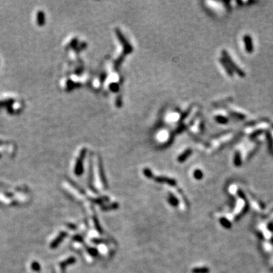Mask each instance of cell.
Masks as SVG:
<instances>
[{"mask_svg": "<svg viewBox=\"0 0 273 273\" xmlns=\"http://www.w3.org/2000/svg\"><path fill=\"white\" fill-rule=\"evenodd\" d=\"M116 33L117 34V36H118V38L119 39L120 42L122 44V46H123L124 48V54H129L130 52H131L133 51V48H132V46L130 45L129 43L126 40V38L124 37L122 33L118 29H116Z\"/></svg>", "mask_w": 273, "mask_h": 273, "instance_id": "cell-1", "label": "cell"}, {"mask_svg": "<svg viewBox=\"0 0 273 273\" xmlns=\"http://www.w3.org/2000/svg\"><path fill=\"white\" fill-rule=\"evenodd\" d=\"M153 179L155 182L160 184H166L170 186L175 187L177 184V182L173 178H170V177H165V176H157V177H153Z\"/></svg>", "mask_w": 273, "mask_h": 273, "instance_id": "cell-2", "label": "cell"}, {"mask_svg": "<svg viewBox=\"0 0 273 273\" xmlns=\"http://www.w3.org/2000/svg\"><path fill=\"white\" fill-rule=\"evenodd\" d=\"M86 153V150H84L82 151L81 155L79 157V160L77 162V166L75 168V172L77 175H80L83 171V167H82V160L84 156V154Z\"/></svg>", "mask_w": 273, "mask_h": 273, "instance_id": "cell-3", "label": "cell"}, {"mask_svg": "<svg viewBox=\"0 0 273 273\" xmlns=\"http://www.w3.org/2000/svg\"><path fill=\"white\" fill-rule=\"evenodd\" d=\"M192 154V150L190 148H188L186 150L182 153L181 155L177 157V161L179 162H184V161L188 160V158L190 157V155Z\"/></svg>", "mask_w": 273, "mask_h": 273, "instance_id": "cell-4", "label": "cell"}, {"mask_svg": "<svg viewBox=\"0 0 273 273\" xmlns=\"http://www.w3.org/2000/svg\"><path fill=\"white\" fill-rule=\"evenodd\" d=\"M243 40H244V42H245V47L247 51L248 52H251L252 50H253V44H252V40L250 36L246 35L244 38H243Z\"/></svg>", "mask_w": 273, "mask_h": 273, "instance_id": "cell-5", "label": "cell"}, {"mask_svg": "<svg viewBox=\"0 0 273 273\" xmlns=\"http://www.w3.org/2000/svg\"><path fill=\"white\" fill-rule=\"evenodd\" d=\"M168 201L170 205L171 206H173V207H177L178 204H179V201H178L177 198L172 193H169L168 197Z\"/></svg>", "mask_w": 273, "mask_h": 273, "instance_id": "cell-6", "label": "cell"}, {"mask_svg": "<svg viewBox=\"0 0 273 273\" xmlns=\"http://www.w3.org/2000/svg\"><path fill=\"white\" fill-rule=\"evenodd\" d=\"M209 269L208 267H197L192 269V273H209Z\"/></svg>", "mask_w": 273, "mask_h": 273, "instance_id": "cell-7", "label": "cell"}, {"mask_svg": "<svg viewBox=\"0 0 273 273\" xmlns=\"http://www.w3.org/2000/svg\"><path fill=\"white\" fill-rule=\"evenodd\" d=\"M143 173H144V176H145L146 177L149 178V179H152V178H153L154 177L153 173L151 170H150V168H144V170H143Z\"/></svg>", "mask_w": 273, "mask_h": 273, "instance_id": "cell-8", "label": "cell"}, {"mask_svg": "<svg viewBox=\"0 0 273 273\" xmlns=\"http://www.w3.org/2000/svg\"><path fill=\"white\" fill-rule=\"evenodd\" d=\"M220 223L221 225L225 227V228H230L231 227V224L227 219H225V218H221V219H220Z\"/></svg>", "mask_w": 273, "mask_h": 273, "instance_id": "cell-9", "label": "cell"}, {"mask_svg": "<svg viewBox=\"0 0 273 273\" xmlns=\"http://www.w3.org/2000/svg\"><path fill=\"white\" fill-rule=\"evenodd\" d=\"M193 177L197 180H200L203 178V176H204V174L202 172L201 170L199 169H196L195 171H193Z\"/></svg>", "mask_w": 273, "mask_h": 273, "instance_id": "cell-10", "label": "cell"}, {"mask_svg": "<svg viewBox=\"0 0 273 273\" xmlns=\"http://www.w3.org/2000/svg\"><path fill=\"white\" fill-rule=\"evenodd\" d=\"M119 205H118V203H114V204H111L110 206H106V207H102V209L104 210V211H107V210H111V209H118Z\"/></svg>", "mask_w": 273, "mask_h": 273, "instance_id": "cell-11", "label": "cell"}, {"mask_svg": "<svg viewBox=\"0 0 273 273\" xmlns=\"http://www.w3.org/2000/svg\"><path fill=\"white\" fill-rule=\"evenodd\" d=\"M234 164L236 166H239L241 165V158L239 153H236L234 155Z\"/></svg>", "mask_w": 273, "mask_h": 273, "instance_id": "cell-12", "label": "cell"}, {"mask_svg": "<svg viewBox=\"0 0 273 273\" xmlns=\"http://www.w3.org/2000/svg\"><path fill=\"white\" fill-rule=\"evenodd\" d=\"M87 250L90 255L93 256H96L98 255V251L96 250V248H94V247H89V248L87 249Z\"/></svg>", "mask_w": 273, "mask_h": 273, "instance_id": "cell-13", "label": "cell"}, {"mask_svg": "<svg viewBox=\"0 0 273 273\" xmlns=\"http://www.w3.org/2000/svg\"><path fill=\"white\" fill-rule=\"evenodd\" d=\"M215 119H216V121H217L218 122H219V123L225 124V123H227V122H228V119L225 118V117H224V116H217V117H216V118H215Z\"/></svg>", "mask_w": 273, "mask_h": 273, "instance_id": "cell-14", "label": "cell"}, {"mask_svg": "<svg viewBox=\"0 0 273 273\" xmlns=\"http://www.w3.org/2000/svg\"><path fill=\"white\" fill-rule=\"evenodd\" d=\"M110 89L112 90V91L116 92L118 90V86L116 84H111V86H110Z\"/></svg>", "mask_w": 273, "mask_h": 273, "instance_id": "cell-15", "label": "cell"}]
</instances>
